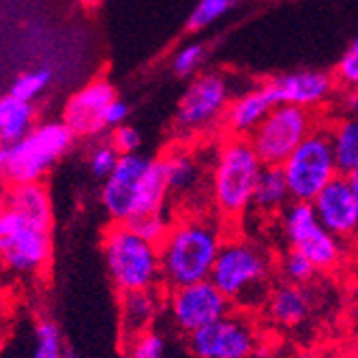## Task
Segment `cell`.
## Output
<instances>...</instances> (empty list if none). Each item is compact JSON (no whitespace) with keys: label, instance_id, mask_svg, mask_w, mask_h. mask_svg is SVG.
Here are the masks:
<instances>
[{"label":"cell","instance_id":"1","mask_svg":"<svg viewBox=\"0 0 358 358\" xmlns=\"http://www.w3.org/2000/svg\"><path fill=\"white\" fill-rule=\"evenodd\" d=\"M99 200L112 223H129L150 213H168L172 195L161 159L140 152L122 155L114 172L103 180Z\"/></svg>","mask_w":358,"mask_h":358},{"label":"cell","instance_id":"2","mask_svg":"<svg viewBox=\"0 0 358 358\" xmlns=\"http://www.w3.org/2000/svg\"><path fill=\"white\" fill-rule=\"evenodd\" d=\"M225 243L219 221L206 215H187L172 223L159 243L164 287H178L210 279L217 255Z\"/></svg>","mask_w":358,"mask_h":358},{"label":"cell","instance_id":"3","mask_svg":"<svg viewBox=\"0 0 358 358\" xmlns=\"http://www.w3.org/2000/svg\"><path fill=\"white\" fill-rule=\"evenodd\" d=\"M264 170L249 138L227 136L215 150L208 172V195L223 219H238L253 206V191Z\"/></svg>","mask_w":358,"mask_h":358},{"label":"cell","instance_id":"4","mask_svg":"<svg viewBox=\"0 0 358 358\" xmlns=\"http://www.w3.org/2000/svg\"><path fill=\"white\" fill-rule=\"evenodd\" d=\"M273 255L255 241L249 238H225L210 279L215 285L243 307L266 303L271 294Z\"/></svg>","mask_w":358,"mask_h":358},{"label":"cell","instance_id":"5","mask_svg":"<svg viewBox=\"0 0 358 358\" xmlns=\"http://www.w3.org/2000/svg\"><path fill=\"white\" fill-rule=\"evenodd\" d=\"M101 251L118 294L164 285L159 245L140 236L127 223H112L103 232Z\"/></svg>","mask_w":358,"mask_h":358},{"label":"cell","instance_id":"6","mask_svg":"<svg viewBox=\"0 0 358 358\" xmlns=\"http://www.w3.org/2000/svg\"><path fill=\"white\" fill-rule=\"evenodd\" d=\"M76 134L64 120L37 122L32 131L0 148V170L9 185L41 182L43 176L67 155Z\"/></svg>","mask_w":358,"mask_h":358},{"label":"cell","instance_id":"7","mask_svg":"<svg viewBox=\"0 0 358 358\" xmlns=\"http://www.w3.org/2000/svg\"><path fill=\"white\" fill-rule=\"evenodd\" d=\"M281 168L287 178L292 202H313L315 195L341 174L327 124L315 127Z\"/></svg>","mask_w":358,"mask_h":358},{"label":"cell","instance_id":"8","mask_svg":"<svg viewBox=\"0 0 358 358\" xmlns=\"http://www.w3.org/2000/svg\"><path fill=\"white\" fill-rule=\"evenodd\" d=\"M0 251L7 271L20 277L39 275L52 259V227L3 208L0 215Z\"/></svg>","mask_w":358,"mask_h":358},{"label":"cell","instance_id":"9","mask_svg":"<svg viewBox=\"0 0 358 358\" xmlns=\"http://www.w3.org/2000/svg\"><path fill=\"white\" fill-rule=\"evenodd\" d=\"M320 124L315 110L301 106H275L249 140L264 166H281Z\"/></svg>","mask_w":358,"mask_h":358},{"label":"cell","instance_id":"10","mask_svg":"<svg viewBox=\"0 0 358 358\" xmlns=\"http://www.w3.org/2000/svg\"><path fill=\"white\" fill-rule=\"evenodd\" d=\"M232 101V84L223 73L208 71L195 78L182 92L174 127L182 138L200 136L217 122H223V114Z\"/></svg>","mask_w":358,"mask_h":358},{"label":"cell","instance_id":"11","mask_svg":"<svg viewBox=\"0 0 358 358\" xmlns=\"http://www.w3.org/2000/svg\"><path fill=\"white\" fill-rule=\"evenodd\" d=\"M281 232L289 249L301 251L317 266L333 268L341 257V238L324 225L311 202H289L281 210Z\"/></svg>","mask_w":358,"mask_h":358},{"label":"cell","instance_id":"12","mask_svg":"<svg viewBox=\"0 0 358 358\" xmlns=\"http://www.w3.org/2000/svg\"><path fill=\"white\" fill-rule=\"evenodd\" d=\"M232 301L215 285L213 279L170 287L166 292V313L172 327L182 335H193L232 311Z\"/></svg>","mask_w":358,"mask_h":358},{"label":"cell","instance_id":"13","mask_svg":"<svg viewBox=\"0 0 358 358\" xmlns=\"http://www.w3.org/2000/svg\"><path fill=\"white\" fill-rule=\"evenodd\" d=\"M193 358H257L259 333L245 313H227L187 337Z\"/></svg>","mask_w":358,"mask_h":358},{"label":"cell","instance_id":"14","mask_svg":"<svg viewBox=\"0 0 358 358\" xmlns=\"http://www.w3.org/2000/svg\"><path fill=\"white\" fill-rule=\"evenodd\" d=\"M264 86L271 92L275 106H301L307 110L324 108L339 92V82L335 73L317 69L275 76L266 80Z\"/></svg>","mask_w":358,"mask_h":358},{"label":"cell","instance_id":"15","mask_svg":"<svg viewBox=\"0 0 358 358\" xmlns=\"http://www.w3.org/2000/svg\"><path fill=\"white\" fill-rule=\"evenodd\" d=\"M116 99V88L108 80H92L73 92L62 108V120L76 138H96L106 127L108 106Z\"/></svg>","mask_w":358,"mask_h":358},{"label":"cell","instance_id":"16","mask_svg":"<svg viewBox=\"0 0 358 358\" xmlns=\"http://www.w3.org/2000/svg\"><path fill=\"white\" fill-rule=\"evenodd\" d=\"M320 221L339 238L358 234V208L345 174L335 176L311 202Z\"/></svg>","mask_w":358,"mask_h":358},{"label":"cell","instance_id":"17","mask_svg":"<svg viewBox=\"0 0 358 358\" xmlns=\"http://www.w3.org/2000/svg\"><path fill=\"white\" fill-rule=\"evenodd\" d=\"M166 287L122 292L120 307V341H129L155 329L161 311H166Z\"/></svg>","mask_w":358,"mask_h":358},{"label":"cell","instance_id":"18","mask_svg":"<svg viewBox=\"0 0 358 358\" xmlns=\"http://www.w3.org/2000/svg\"><path fill=\"white\" fill-rule=\"evenodd\" d=\"M273 108L275 101L264 84L247 88L245 92L232 96L230 106L223 114V131L236 138H251Z\"/></svg>","mask_w":358,"mask_h":358},{"label":"cell","instance_id":"19","mask_svg":"<svg viewBox=\"0 0 358 358\" xmlns=\"http://www.w3.org/2000/svg\"><path fill=\"white\" fill-rule=\"evenodd\" d=\"M164 164L166 180L170 187L172 198H191V195H200L208 185V176L202 170V161L189 152L187 148H174L161 157Z\"/></svg>","mask_w":358,"mask_h":358},{"label":"cell","instance_id":"20","mask_svg":"<svg viewBox=\"0 0 358 358\" xmlns=\"http://www.w3.org/2000/svg\"><path fill=\"white\" fill-rule=\"evenodd\" d=\"M268 317L283 329H292L303 324L311 311V294L303 283L281 281L277 283L266 299Z\"/></svg>","mask_w":358,"mask_h":358},{"label":"cell","instance_id":"21","mask_svg":"<svg viewBox=\"0 0 358 358\" xmlns=\"http://www.w3.org/2000/svg\"><path fill=\"white\" fill-rule=\"evenodd\" d=\"M5 206L24 215L30 221L52 227V198L43 182L9 185V191L5 193Z\"/></svg>","mask_w":358,"mask_h":358},{"label":"cell","instance_id":"22","mask_svg":"<svg viewBox=\"0 0 358 358\" xmlns=\"http://www.w3.org/2000/svg\"><path fill=\"white\" fill-rule=\"evenodd\" d=\"M37 127V108L32 101L7 92L0 99V140L3 144H13L26 138Z\"/></svg>","mask_w":358,"mask_h":358},{"label":"cell","instance_id":"23","mask_svg":"<svg viewBox=\"0 0 358 358\" xmlns=\"http://www.w3.org/2000/svg\"><path fill=\"white\" fill-rule=\"evenodd\" d=\"M292 202L287 178L281 166H264L253 191V206L262 215H275Z\"/></svg>","mask_w":358,"mask_h":358},{"label":"cell","instance_id":"24","mask_svg":"<svg viewBox=\"0 0 358 358\" xmlns=\"http://www.w3.org/2000/svg\"><path fill=\"white\" fill-rule=\"evenodd\" d=\"M329 134L335 150V159L341 174H350L358 168V116L333 118L329 124Z\"/></svg>","mask_w":358,"mask_h":358},{"label":"cell","instance_id":"25","mask_svg":"<svg viewBox=\"0 0 358 358\" xmlns=\"http://www.w3.org/2000/svg\"><path fill=\"white\" fill-rule=\"evenodd\" d=\"M52 84V71L41 67V69H30L24 71L20 76H15V80L9 86V92L20 96L24 101H32L35 103L39 96L50 88Z\"/></svg>","mask_w":358,"mask_h":358},{"label":"cell","instance_id":"26","mask_svg":"<svg viewBox=\"0 0 358 358\" xmlns=\"http://www.w3.org/2000/svg\"><path fill=\"white\" fill-rule=\"evenodd\" d=\"M122 358H170L164 335L148 331L140 337L122 341Z\"/></svg>","mask_w":358,"mask_h":358},{"label":"cell","instance_id":"27","mask_svg":"<svg viewBox=\"0 0 358 358\" xmlns=\"http://www.w3.org/2000/svg\"><path fill=\"white\" fill-rule=\"evenodd\" d=\"M120 152L116 150V146L110 142V140H99L94 142L90 152H88V168H90V174L99 180H106L114 168L118 166L120 161Z\"/></svg>","mask_w":358,"mask_h":358},{"label":"cell","instance_id":"28","mask_svg":"<svg viewBox=\"0 0 358 358\" xmlns=\"http://www.w3.org/2000/svg\"><path fill=\"white\" fill-rule=\"evenodd\" d=\"M172 219H170V213H150V215H142V217H136L134 221H129L127 225L136 230L140 236H144L146 241L150 243H161L166 238V234L170 232L172 227Z\"/></svg>","mask_w":358,"mask_h":358},{"label":"cell","instance_id":"29","mask_svg":"<svg viewBox=\"0 0 358 358\" xmlns=\"http://www.w3.org/2000/svg\"><path fill=\"white\" fill-rule=\"evenodd\" d=\"M234 7V0H200L189 15V30H202L219 22Z\"/></svg>","mask_w":358,"mask_h":358},{"label":"cell","instance_id":"30","mask_svg":"<svg viewBox=\"0 0 358 358\" xmlns=\"http://www.w3.org/2000/svg\"><path fill=\"white\" fill-rule=\"evenodd\" d=\"M317 273V266L311 262L307 255H303L301 251L289 249L283 259H281V275L285 281L292 283H309L313 279V275Z\"/></svg>","mask_w":358,"mask_h":358},{"label":"cell","instance_id":"31","mask_svg":"<svg viewBox=\"0 0 358 358\" xmlns=\"http://www.w3.org/2000/svg\"><path fill=\"white\" fill-rule=\"evenodd\" d=\"M32 358H62L60 333L52 320H41L37 324V345Z\"/></svg>","mask_w":358,"mask_h":358},{"label":"cell","instance_id":"32","mask_svg":"<svg viewBox=\"0 0 358 358\" xmlns=\"http://www.w3.org/2000/svg\"><path fill=\"white\" fill-rule=\"evenodd\" d=\"M335 78L341 88H358V35L343 50L335 67Z\"/></svg>","mask_w":358,"mask_h":358},{"label":"cell","instance_id":"33","mask_svg":"<svg viewBox=\"0 0 358 358\" xmlns=\"http://www.w3.org/2000/svg\"><path fill=\"white\" fill-rule=\"evenodd\" d=\"M206 50L202 43H187L185 48H180L174 58H172V71L178 78H187L191 73H195L200 69V64L204 62Z\"/></svg>","mask_w":358,"mask_h":358},{"label":"cell","instance_id":"34","mask_svg":"<svg viewBox=\"0 0 358 358\" xmlns=\"http://www.w3.org/2000/svg\"><path fill=\"white\" fill-rule=\"evenodd\" d=\"M110 142L116 146V150L120 155H134L140 150V144H142V138H140V131L134 127V124H120L116 129L110 131Z\"/></svg>","mask_w":358,"mask_h":358},{"label":"cell","instance_id":"35","mask_svg":"<svg viewBox=\"0 0 358 358\" xmlns=\"http://www.w3.org/2000/svg\"><path fill=\"white\" fill-rule=\"evenodd\" d=\"M335 101L341 116H358V88H339Z\"/></svg>","mask_w":358,"mask_h":358},{"label":"cell","instance_id":"36","mask_svg":"<svg viewBox=\"0 0 358 358\" xmlns=\"http://www.w3.org/2000/svg\"><path fill=\"white\" fill-rule=\"evenodd\" d=\"M127 118H129V106H127L122 99H118V96H116V99L108 106V112H106V127L112 131V129L124 124Z\"/></svg>","mask_w":358,"mask_h":358},{"label":"cell","instance_id":"37","mask_svg":"<svg viewBox=\"0 0 358 358\" xmlns=\"http://www.w3.org/2000/svg\"><path fill=\"white\" fill-rule=\"evenodd\" d=\"M348 180H350V187H352V193H354V200H356V208H358V168L350 174H345Z\"/></svg>","mask_w":358,"mask_h":358},{"label":"cell","instance_id":"38","mask_svg":"<svg viewBox=\"0 0 358 358\" xmlns=\"http://www.w3.org/2000/svg\"><path fill=\"white\" fill-rule=\"evenodd\" d=\"M82 3L86 7H96V5H101V0H82Z\"/></svg>","mask_w":358,"mask_h":358}]
</instances>
